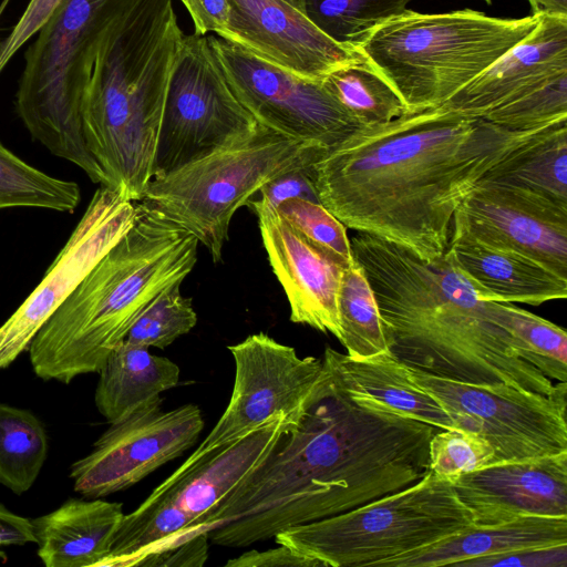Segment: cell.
Segmentation results:
<instances>
[{"label":"cell","mask_w":567,"mask_h":567,"mask_svg":"<svg viewBox=\"0 0 567 567\" xmlns=\"http://www.w3.org/2000/svg\"><path fill=\"white\" fill-rule=\"evenodd\" d=\"M350 246L374 292L389 350L404 365L457 382L556 394L560 382L519 357L499 301L487 300L449 247L425 260L358 231Z\"/></svg>","instance_id":"7a4b0ae2"},{"label":"cell","mask_w":567,"mask_h":567,"mask_svg":"<svg viewBox=\"0 0 567 567\" xmlns=\"http://www.w3.org/2000/svg\"><path fill=\"white\" fill-rule=\"evenodd\" d=\"M322 363L355 400L442 430L455 427L443 406L411 379L408 368L390 351L357 359L327 347Z\"/></svg>","instance_id":"7402d4cb"},{"label":"cell","mask_w":567,"mask_h":567,"mask_svg":"<svg viewBox=\"0 0 567 567\" xmlns=\"http://www.w3.org/2000/svg\"><path fill=\"white\" fill-rule=\"evenodd\" d=\"M452 486L477 525L567 516V451L495 462L461 475Z\"/></svg>","instance_id":"ac0fdd59"},{"label":"cell","mask_w":567,"mask_h":567,"mask_svg":"<svg viewBox=\"0 0 567 567\" xmlns=\"http://www.w3.org/2000/svg\"><path fill=\"white\" fill-rule=\"evenodd\" d=\"M292 425L285 413L276 414L238 441L177 467L151 495L176 507L188 520V527L176 538L146 551L173 545L194 530L266 461Z\"/></svg>","instance_id":"d6986e66"},{"label":"cell","mask_w":567,"mask_h":567,"mask_svg":"<svg viewBox=\"0 0 567 567\" xmlns=\"http://www.w3.org/2000/svg\"><path fill=\"white\" fill-rule=\"evenodd\" d=\"M230 16L218 37L298 76L322 81L331 72L364 61L319 30L284 0H229Z\"/></svg>","instance_id":"2e32d148"},{"label":"cell","mask_w":567,"mask_h":567,"mask_svg":"<svg viewBox=\"0 0 567 567\" xmlns=\"http://www.w3.org/2000/svg\"><path fill=\"white\" fill-rule=\"evenodd\" d=\"M567 71V17L539 14L537 27L442 106L489 122L504 106Z\"/></svg>","instance_id":"ffe728a7"},{"label":"cell","mask_w":567,"mask_h":567,"mask_svg":"<svg viewBox=\"0 0 567 567\" xmlns=\"http://www.w3.org/2000/svg\"><path fill=\"white\" fill-rule=\"evenodd\" d=\"M474 524L452 483L429 471L411 486L274 538L324 567H381Z\"/></svg>","instance_id":"ba28073f"},{"label":"cell","mask_w":567,"mask_h":567,"mask_svg":"<svg viewBox=\"0 0 567 567\" xmlns=\"http://www.w3.org/2000/svg\"><path fill=\"white\" fill-rule=\"evenodd\" d=\"M410 0H302V12L336 42L358 49L386 20L406 10Z\"/></svg>","instance_id":"4dcf8cb0"},{"label":"cell","mask_w":567,"mask_h":567,"mask_svg":"<svg viewBox=\"0 0 567 567\" xmlns=\"http://www.w3.org/2000/svg\"><path fill=\"white\" fill-rule=\"evenodd\" d=\"M133 1L64 0L29 45L16 94L31 136L101 185L83 134L82 97L104 33Z\"/></svg>","instance_id":"8992f818"},{"label":"cell","mask_w":567,"mask_h":567,"mask_svg":"<svg viewBox=\"0 0 567 567\" xmlns=\"http://www.w3.org/2000/svg\"><path fill=\"white\" fill-rule=\"evenodd\" d=\"M557 123L509 131L442 105L406 111L328 147L313 165L318 198L347 228L431 260L467 194Z\"/></svg>","instance_id":"6da1fadb"},{"label":"cell","mask_w":567,"mask_h":567,"mask_svg":"<svg viewBox=\"0 0 567 567\" xmlns=\"http://www.w3.org/2000/svg\"><path fill=\"white\" fill-rule=\"evenodd\" d=\"M208 536L199 533L182 543L143 553L125 567H200L208 558Z\"/></svg>","instance_id":"d590c367"},{"label":"cell","mask_w":567,"mask_h":567,"mask_svg":"<svg viewBox=\"0 0 567 567\" xmlns=\"http://www.w3.org/2000/svg\"><path fill=\"white\" fill-rule=\"evenodd\" d=\"M406 368L455 427L475 432L491 444L494 463L567 451L566 382L548 396L504 383L471 384Z\"/></svg>","instance_id":"30bf717a"},{"label":"cell","mask_w":567,"mask_h":567,"mask_svg":"<svg viewBox=\"0 0 567 567\" xmlns=\"http://www.w3.org/2000/svg\"><path fill=\"white\" fill-rule=\"evenodd\" d=\"M563 544H567V516H520L496 524H472L381 567L458 566L473 558Z\"/></svg>","instance_id":"cb8c5ba5"},{"label":"cell","mask_w":567,"mask_h":567,"mask_svg":"<svg viewBox=\"0 0 567 567\" xmlns=\"http://www.w3.org/2000/svg\"><path fill=\"white\" fill-rule=\"evenodd\" d=\"M228 350L235 362L230 400L188 462L238 441L276 414L285 413L297 424L323 370L321 359L300 358L295 348L265 332L250 334Z\"/></svg>","instance_id":"8fae6325"},{"label":"cell","mask_w":567,"mask_h":567,"mask_svg":"<svg viewBox=\"0 0 567 567\" xmlns=\"http://www.w3.org/2000/svg\"><path fill=\"white\" fill-rule=\"evenodd\" d=\"M492 463L493 447L475 432L458 427L441 429L429 442V471L451 483Z\"/></svg>","instance_id":"e575fe53"},{"label":"cell","mask_w":567,"mask_h":567,"mask_svg":"<svg viewBox=\"0 0 567 567\" xmlns=\"http://www.w3.org/2000/svg\"><path fill=\"white\" fill-rule=\"evenodd\" d=\"M258 124L225 79L207 35H184L167 85L153 178L250 134Z\"/></svg>","instance_id":"9c48e42d"},{"label":"cell","mask_w":567,"mask_h":567,"mask_svg":"<svg viewBox=\"0 0 567 567\" xmlns=\"http://www.w3.org/2000/svg\"><path fill=\"white\" fill-rule=\"evenodd\" d=\"M267 550H248L226 561V567H319L323 564L290 547L277 544Z\"/></svg>","instance_id":"ab89813d"},{"label":"cell","mask_w":567,"mask_h":567,"mask_svg":"<svg viewBox=\"0 0 567 567\" xmlns=\"http://www.w3.org/2000/svg\"><path fill=\"white\" fill-rule=\"evenodd\" d=\"M198 244L189 230L152 204L136 202L133 226L30 343L34 373L62 383L97 373L144 308L190 274Z\"/></svg>","instance_id":"3957f363"},{"label":"cell","mask_w":567,"mask_h":567,"mask_svg":"<svg viewBox=\"0 0 567 567\" xmlns=\"http://www.w3.org/2000/svg\"><path fill=\"white\" fill-rule=\"evenodd\" d=\"M161 406L159 396L111 423L91 452L71 465L74 491L85 498L124 491L190 449L204 429L200 409Z\"/></svg>","instance_id":"4fadbf2b"},{"label":"cell","mask_w":567,"mask_h":567,"mask_svg":"<svg viewBox=\"0 0 567 567\" xmlns=\"http://www.w3.org/2000/svg\"><path fill=\"white\" fill-rule=\"evenodd\" d=\"M458 566L566 567L567 544L473 558Z\"/></svg>","instance_id":"f35d334b"},{"label":"cell","mask_w":567,"mask_h":567,"mask_svg":"<svg viewBox=\"0 0 567 567\" xmlns=\"http://www.w3.org/2000/svg\"><path fill=\"white\" fill-rule=\"evenodd\" d=\"M321 82L360 125L386 123L408 111L393 86L367 60L336 70Z\"/></svg>","instance_id":"f1b7e54d"},{"label":"cell","mask_w":567,"mask_h":567,"mask_svg":"<svg viewBox=\"0 0 567 567\" xmlns=\"http://www.w3.org/2000/svg\"><path fill=\"white\" fill-rule=\"evenodd\" d=\"M172 0H134L99 45L82 105L103 186L140 202L154 175L165 97L183 40Z\"/></svg>","instance_id":"277c9868"},{"label":"cell","mask_w":567,"mask_h":567,"mask_svg":"<svg viewBox=\"0 0 567 567\" xmlns=\"http://www.w3.org/2000/svg\"><path fill=\"white\" fill-rule=\"evenodd\" d=\"M207 40L236 97L259 124L328 147L362 126L321 81L298 76L218 35Z\"/></svg>","instance_id":"7c38bea8"},{"label":"cell","mask_w":567,"mask_h":567,"mask_svg":"<svg viewBox=\"0 0 567 567\" xmlns=\"http://www.w3.org/2000/svg\"><path fill=\"white\" fill-rule=\"evenodd\" d=\"M539 14L488 17L404 10L373 30L357 49L398 92L408 111L443 105L525 39Z\"/></svg>","instance_id":"5b68a950"},{"label":"cell","mask_w":567,"mask_h":567,"mask_svg":"<svg viewBox=\"0 0 567 567\" xmlns=\"http://www.w3.org/2000/svg\"><path fill=\"white\" fill-rule=\"evenodd\" d=\"M533 14L567 17V0H528Z\"/></svg>","instance_id":"7bdbcfd3"},{"label":"cell","mask_w":567,"mask_h":567,"mask_svg":"<svg viewBox=\"0 0 567 567\" xmlns=\"http://www.w3.org/2000/svg\"><path fill=\"white\" fill-rule=\"evenodd\" d=\"M503 324L511 332L519 357L551 381H567L565 329L533 312L499 301Z\"/></svg>","instance_id":"1f68e13d"},{"label":"cell","mask_w":567,"mask_h":567,"mask_svg":"<svg viewBox=\"0 0 567 567\" xmlns=\"http://www.w3.org/2000/svg\"><path fill=\"white\" fill-rule=\"evenodd\" d=\"M49 442L29 410L0 403V483L17 495L29 491L45 463Z\"/></svg>","instance_id":"4316f807"},{"label":"cell","mask_w":567,"mask_h":567,"mask_svg":"<svg viewBox=\"0 0 567 567\" xmlns=\"http://www.w3.org/2000/svg\"><path fill=\"white\" fill-rule=\"evenodd\" d=\"M485 181L516 186L567 204V121L494 169Z\"/></svg>","instance_id":"484cf974"},{"label":"cell","mask_w":567,"mask_h":567,"mask_svg":"<svg viewBox=\"0 0 567 567\" xmlns=\"http://www.w3.org/2000/svg\"><path fill=\"white\" fill-rule=\"evenodd\" d=\"M194 23L196 34L221 33L230 16L229 0H181Z\"/></svg>","instance_id":"60d3db41"},{"label":"cell","mask_w":567,"mask_h":567,"mask_svg":"<svg viewBox=\"0 0 567 567\" xmlns=\"http://www.w3.org/2000/svg\"><path fill=\"white\" fill-rule=\"evenodd\" d=\"M484 1H485V2H487V3H491V2H492V0H484Z\"/></svg>","instance_id":"f6af8a7d"},{"label":"cell","mask_w":567,"mask_h":567,"mask_svg":"<svg viewBox=\"0 0 567 567\" xmlns=\"http://www.w3.org/2000/svg\"><path fill=\"white\" fill-rule=\"evenodd\" d=\"M453 221L483 243L526 255L567 277V204L483 181L462 200Z\"/></svg>","instance_id":"9a60e30c"},{"label":"cell","mask_w":567,"mask_h":567,"mask_svg":"<svg viewBox=\"0 0 567 567\" xmlns=\"http://www.w3.org/2000/svg\"><path fill=\"white\" fill-rule=\"evenodd\" d=\"M30 543H34L31 519L0 504V558H6L2 547Z\"/></svg>","instance_id":"b9f144b4"},{"label":"cell","mask_w":567,"mask_h":567,"mask_svg":"<svg viewBox=\"0 0 567 567\" xmlns=\"http://www.w3.org/2000/svg\"><path fill=\"white\" fill-rule=\"evenodd\" d=\"M257 216L264 247L290 306V320L330 332L338 340V291L344 268L298 233L257 195L247 204Z\"/></svg>","instance_id":"e0dca14e"},{"label":"cell","mask_w":567,"mask_h":567,"mask_svg":"<svg viewBox=\"0 0 567 567\" xmlns=\"http://www.w3.org/2000/svg\"><path fill=\"white\" fill-rule=\"evenodd\" d=\"M277 212L310 244L342 268L354 262L347 227L320 203L290 199L281 203Z\"/></svg>","instance_id":"836d02e7"},{"label":"cell","mask_w":567,"mask_h":567,"mask_svg":"<svg viewBox=\"0 0 567 567\" xmlns=\"http://www.w3.org/2000/svg\"><path fill=\"white\" fill-rule=\"evenodd\" d=\"M94 401L97 411L111 424L175 388L181 370L165 357L148 348L121 341L99 370Z\"/></svg>","instance_id":"d4e9b609"},{"label":"cell","mask_w":567,"mask_h":567,"mask_svg":"<svg viewBox=\"0 0 567 567\" xmlns=\"http://www.w3.org/2000/svg\"><path fill=\"white\" fill-rule=\"evenodd\" d=\"M313 165L280 174L266 183L256 195L276 209L281 203L296 198L320 203L315 185Z\"/></svg>","instance_id":"74e56055"},{"label":"cell","mask_w":567,"mask_h":567,"mask_svg":"<svg viewBox=\"0 0 567 567\" xmlns=\"http://www.w3.org/2000/svg\"><path fill=\"white\" fill-rule=\"evenodd\" d=\"M179 287L162 291L144 308L127 332L128 342L164 349L196 326L192 299L184 297Z\"/></svg>","instance_id":"d6a6232c"},{"label":"cell","mask_w":567,"mask_h":567,"mask_svg":"<svg viewBox=\"0 0 567 567\" xmlns=\"http://www.w3.org/2000/svg\"><path fill=\"white\" fill-rule=\"evenodd\" d=\"M64 0H30L10 33L0 42V73L14 54L48 22Z\"/></svg>","instance_id":"8d00e7d4"},{"label":"cell","mask_w":567,"mask_h":567,"mask_svg":"<svg viewBox=\"0 0 567 567\" xmlns=\"http://www.w3.org/2000/svg\"><path fill=\"white\" fill-rule=\"evenodd\" d=\"M81 200L75 182L31 166L0 142V210L13 207L73 212Z\"/></svg>","instance_id":"f546056e"},{"label":"cell","mask_w":567,"mask_h":567,"mask_svg":"<svg viewBox=\"0 0 567 567\" xmlns=\"http://www.w3.org/2000/svg\"><path fill=\"white\" fill-rule=\"evenodd\" d=\"M327 150L258 124L250 134L152 178L143 199L189 230L219 262L234 214L266 183L315 164Z\"/></svg>","instance_id":"52a82bcc"},{"label":"cell","mask_w":567,"mask_h":567,"mask_svg":"<svg viewBox=\"0 0 567 567\" xmlns=\"http://www.w3.org/2000/svg\"><path fill=\"white\" fill-rule=\"evenodd\" d=\"M136 202L101 185L42 281L0 326V370L29 349L35 334L99 260L130 230Z\"/></svg>","instance_id":"5bb4252c"},{"label":"cell","mask_w":567,"mask_h":567,"mask_svg":"<svg viewBox=\"0 0 567 567\" xmlns=\"http://www.w3.org/2000/svg\"><path fill=\"white\" fill-rule=\"evenodd\" d=\"M302 12V0H284Z\"/></svg>","instance_id":"ee69618b"},{"label":"cell","mask_w":567,"mask_h":567,"mask_svg":"<svg viewBox=\"0 0 567 567\" xmlns=\"http://www.w3.org/2000/svg\"><path fill=\"white\" fill-rule=\"evenodd\" d=\"M123 516L121 503L70 498L31 519L37 554L45 567H97Z\"/></svg>","instance_id":"603a6c76"},{"label":"cell","mask_w":567,"mask_h":567,"mask_svg":"<svg viewBox=\"0 0 567 567\" xmlns=\"http://www.w3.org/2000/svg\"><path fill=\"white\" fill-rule=\"evenodd\" d=\"M338 316L341 327L339 341L347 354L362 359L390 351L374 292L355 260L341 275Z\"/></svg>","instance_id":"83f0119b"},{"label":"cell","mask_w":567,"mask_h":567,"mask_svg":"<svg viewBox=\"0 0 567 567\" xmlns=\"http://www.w3.org/2000/svg\"><path fill=\"white\" fill-rule=\"evenodd\" d=\"M449 248L488 300L539 306L567 297V277L526 255L483 243L455 221Z\"/></svg>","instance_id":"44dd1931"}]
</instances>
